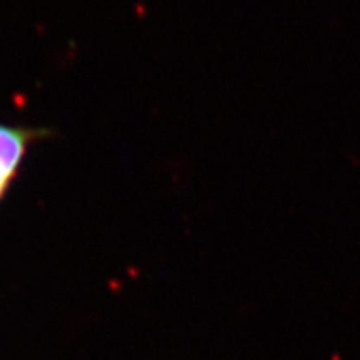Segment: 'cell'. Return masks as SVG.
Masks as SVG:
<instances>
[{"label":"cell","instance_id":"obj_1","mask_svg":"<svg viewBox=\"0 0 360 360\" xmlns=\"http://www.w3.org/2000/svg\"><path fill=\"white\" fill-rule=\"evenodd\" d=\"M51 130L0 124V204L19 177L30 146L51 137Z\"/></svg>","mask_w":360,"mask_h":360}]
</instances>
